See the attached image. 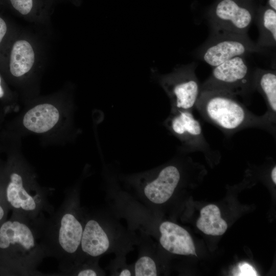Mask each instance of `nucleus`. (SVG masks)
Masks as SVG:
<instances>
[{
  "instance_id": "obj_22",
  "label": "nucleus",
  "mask_w": 276,
  "mask_h": 276,
  "mask_svg": "<svg viewBox=\"0 0 276 276\" xmlns=\"http://www.w3.org/2000/svg\"><path fill=\"white\" fill-rule=\"evenodd\" d=\"M6 216V211L4 207L0 204V223L3 221Z\"/></svg>"
},
{
  "instance_id": "obj_25",
  "label": "nucleus",
  "mask_w": 276,
  "mask_h": 276,
  "mask_svg": "<svg viewBox=\"0 0 276 276\" xmlns=\"http://www.w3.org/2000/svg\"><path fill=\"white\" fill-rule=\"evenodd\" d=\"M269 6L273 10H276V0H268Z\"/></svg>"
},
{
  "instance_id": "obj_17",
  "label": "nucleus",
  "mask_w": 276,
  "mask_h": 276,
  "mask_svg": "<svg viewBox=\"0 0 276 276\" xmlns=\"http://www.w3.org/2000/svg\"><path fill=\"white\" fill-rule=\"evenodd\" d=\"M135 276H156L157 275L156 265L150 257L144 256L140 258L134 265Z\"/></svg>"
},
{
  "instance_id": "obj_10",
  "label": "nucleus",
  "mask_w": 276,
  "mask_h": 276,
  "mask_svg": "<svg viewBox=\"0 0 276 276\" xmlns=\"http://www.w3.org/2000/svg\"><path fill=\"white\" fill-rule=\"evenodd\" d=\"M159 229V242L164 249L174 254L197 256L192 237L185 228L174 223L164 221Z\"/></svg>"
},
{
  "instance_id": "obj_4",
  "label": "nucleus",
  "mask_w": 276,
  "mask_h": 276,
  "mask_svg": "<svg viewBox=\"0 0 276 276\" xmlns=\"http://www.w3.org/2000/svg\"><path fill=\"white\" fill-rule=\"evenodd\" d=\"M265 51L247 34L212 30L209 39L198 50L197 56L214 67L236 57Z\"/></svg>"
},
{
  "instance_id": "obj_9",
  "label": "nucleus",
  "mask_w": 276,
  "mask_h": 276,
  "mask_svg": "<svg viewBox=\"0 0 276 276\" xmlns=\"http://www.w3.org/2000/svg\"><path fill=\"white\" fill-rule=\"evenodd\" d=\"M180 179V171L176 166H166L155 178L146 183L144 188V195L154 204L164 203L172 196Z\"/></svg>"
},
{
  "instance_id": "obj_21",
  "label": "nucleus",
  "mask_w": 276,
  "mask_h": 276,
  "mask_svg": "<svg viewBox=\"0 0 276 276\" xmlns=\"http://www.w3.org/2000/svg\"><path fill=\"white\" fill-rule=\"evenodd\" d=\"M7 31V26L5 21L0 17V42Z\"/></svg>"
},
{
  "instance_id": "obj_5",
  "label": "nucleus",
  "mask_w": 276,
  "mask_h": 276,
  "mask_svg": "<svg viewBox=\"0 0 276 276\" xmlns=\"http://www.w3.org/2000/svg\"><path fill=\"white\" fill-rule=\"evenodd\" d=\"M196 67V63H192L176 67L167 74H154L170 99L171 110L192 111L195 108L201 92Z\"/></svg>"
},
{
  "instance_id": "obj_16",
  "label": "nucleus",
  "mask_w": 276,
  "mask_h": 276,
  "mask_svg": "<svg viewBox=\"0 0 276 276\" xmlns=\"http://www.w3.org/2000/svg\"><path fill=\"white\" fill-rule=\"evenodd\" d=\"M196 226L205 234L212 236H221L227 228V223L221 217L220 210L215 204H209L201 210Z\"/></svg>"
},
{
  "instance_id": "obj_23",
  "label": "nucleus",
  "mask_w": 276,
  "mask_h": 276,
  "mask_svg": "<svg viewBox=\"0 0 276 276\" xmlns=\"http://www.w3.org/2000/svg\"><path fill=\"white\" fill-rule=\"evenodd\" d=\"M131 275V272L128 269H123L119 274L120 276H130Z\"/></svg>"
},
{
  "instance_id": "obj_12",
  "label": "nucleus",
  "mask_w": 276,
  "mask_h": 276,
  "mask_svg": "<svg viewBox=\"0 0 276 276\" xmlns=\"http://www.w3.org/2000/svg\"><path fill=\"white\" fill-rule=\"evenodd\" d=\"M59 113L57 109L49 104L38 105L29 110L23 119L24 125L30 131L43 133L57 123Z\"/></svg>"
},
{
  "instance_id": "obj_2",
  "label": "nucleus",
  "mask_w": 276,
  "mask_h": 276,
  "mask_svg": "<svg viewBox=\"0 0 276 276\" xmlns=\"http://www.w3.org/2000/svg\"><path fill=\"white\" fill-rule=\"evenodd\" d=\"M29 219L19 216L0 225V250L9 252L22 269L33 267L39 261L41 249L36 232Z\"/></svg>"
},
{
  "instance_id": "obj_6",
  "label": "nucleus",
  "mask_w": 276,
  "mask_h": 276,
  "mask_svg": "<svg viewBox=\"0 0 276 276\" xmlns=\"http://www.w3.org/2000/svg\"><path fill=\"white\" fill-rule=\"evenodd\" d=\"M254 87V71H252L245 56H238L213 67L209 78L201 85L203 90L225 91L243 96Z\"/></svg>"
},
{
  "instance_id": "obj_13",
  "label": "nucleus",
  "mask_w": 276,
  "mask_h": 276,
  "mask_svg": "<svg viewBox=\"0 0 276 276\" xmlns=\"http://www.w3.org/2000/svg\"><path fill=\"white\" fill-rule=\"evenodd\" d=\"M254 87L264 97L268 110L265 114L273 123L276 112V74L275 71L257 68L254 71Z\"/></svg>"
},
{
  "instance_id": "obj_18",
  "label": "nucleus",
  "mask_w": 276,
  "mask_h": 276,
  "mask_svg": "<svg viewBox=\"0 0 276 276\" xmlns=\"http://www.w3.org/2000/svg\"><path fill=\"white\" fill-rule=\"evenodd\" d=\"M13 7L23 15L28 14L33 7V0H10Z\"/></svg>"
},
{
  "instance_id": "obj_20",
  "label": "nucleus",
  "mask_w": 276,
  "mask_h": 276,
  "mask_svg": "<svg viewBox=\"0 0 276 276\" xmlns=\"http://www.w3.org/2000/svg\"><path fill=\"white\" fill-rule=\"evenodd\" d=\"M76 275L78 276H96L98 275V272L93 268H85L79 270Z\"/></svg>"
},
{
  "instance_id": "obj_8",
  "label": "nucleus",
  "mask_w": 276,
  "mask_h": 276,
  "mask_svg": "<svg viewBox=\"0 0 276 276\" xmlns=\"http://www.w3.org/2000/svg\"><path fill=\"white\" fill-rule=\"evenodd\" d=\"M254 19L250 9L234 0H221L216 6L210 24L214 30L247 34Z\"/></svg>"
},
{
  "instance_id": "obj_26",
  "label": "nucleus",
  "mask_w": 276,
  "mask_h": 276,
  "mask_svg": "<svg viewBox=\"0 0 276 276\" xmlns=\"http://www.w3.org/2000/svg\"><path fill=\"white\" fill-rule=\"evenodd\" d=\"M3 95H4V91L1 86V78H0V98L2 97Z\"/></svg>"
},
{
  "instance_id": "obj_1",
  "label": "nucleus",
  "mask_w": 276,
  "mask_h": 276,
  "mask_svg": "<svg viewBox=\"0 0 276 276\" xmlns=\"http://www.w3.org/2000/svg\"><path fill=\"white\" fill-rule=\"evenodd\" d=\"M195 108L204 119L226 133L250 127L274 130V124L265 114L255 115L236 96L225 91L201 90Z\"/></svg>"
},
{
  "instance_id": "obj_15",
  "label": "nucleus",
  "mask_w": 276,
  "mask_h": 276,
  "mask_svg": "<svg viewBox=\"0 0 276 276\" xmlns=\"http://www.w3.org/2000/svg\"><path fill=\"white\" fill-rule=\"evenodd\" d=\"M256 18L259 30L256 43L262 49L275 48L276 45V12L272 8L264 9Z\"/></svg>"
},
{
  "instance_id": "obj_14",
  "label": "nucleus",
  "mask_w": 276,
  "mask_h": 276,
  "mask_svg": "<svg viewBox=\"0 0 276 276\" xmlns=\"http://www.w3.org/2000/svg\"><path fill=\"white\" fill-rule=\"evenodd\" d=\"M34 61V52L29 42L20 40L14 43L10 60V71L14 76L20 77L28 72Z\"/></svg>"
},
{
  "instance_id": "obj_19",
  "label": "nucleus",
  "mask_w": 276,
  "mask_h": 276,
  "mask_svg": "<svg viewBox=\"0 0 276 276\" xmlns=\"http://www.w3.org/2000/svg\"><path fill=\"white\" fill-rule=\"evenodd\" d=\"M240 268L241 271L240 275H257L254 268L248 264H244L240 266Z\"/></svg>"
},
{
  "instance_id": "obj_3",
  "label": "nucleus",
  "mask_w": 276,
  "mask_h": 276,
  "mask_svg": "<svg viewBox=\"0 0 276 276\" xmlns=\"http://www.w3.org/2000/svg\"><path fill=\"white\" fill-rule=\"evenodd\" d=\"M51 221L46 231L44 250L46 248L64 264L80 250L83 225L64 204Z\"/></svg>"
},
{
  "instance_id": "obj_11",
  "label": "nucleus",
  "mask_w": 276,
  "mask_h": 276,
  "mask_svg": "<svg viewBox=\"0 0 276 276\" xmlns=\"http://www.w3.org/2000/svg\"><path fill=\"white\" fill-rule=\"evenodd\" d=\"M109 237L99 222L90 219L83 225L80 249L91 258L98 257L109 249Z\"/></svg>"
},
{
  "instance_id": "obj_24",
  "label": "nucleus",
  "mask_w": 276,
  "mask_h": 276,
  "mask_svg": "<svg viewBox=\"0 0 276 276\" xmlns=\"http://www.w3.org/2000/svg\"><path fill=\"white\" fill-rule=\"evenodd\" d=\"M271 178L273 182L276 184V167L274 166L271 172Z\"/></svg>"
},
{
  "instance_id": "obj_7",
  "label": "nucleus",
  "mask_w": 276,
  "mask_h": 276,
  "mask_svg": "<svg viewBox=\"0 0 276 276\" xmlns=\"http://www.w3.org/2000/svg\"><path fill=\"white\" fill-rule=\"evenodd\" d=\"M166 123L169 130L179 139L185 149L210 151L201 124L194 117L192 111L171 110Z\"/></svg>"
}]
</instances>
